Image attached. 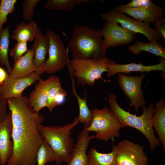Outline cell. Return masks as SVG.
<instances>
[{
  "mask_svg": "<svg viewBox=\"0 0 165 165\" xmlns=\"http://www.w3.org/2000/svg\"><path fill=\"white\" fill-rule=\"evenodd\" d=\"M116 95L112 93L109 95L108 102L110 109L116 116L123 127H130L138 130L148 140L150 149H155L160 144V142L155 135L152 125V118L156 109L152 104L147 107H142L143 112L140 116L131 114L122 108L116 100Z\"/></svg>",
  "mask_w": 165,
  "mask_h": 165,
  "instance_id": "3",
  "label": "cell"
},
{
  "mask_svg": "<svg viewBox=\"0 0 165 165\" xmlns=\"http://www.w3.org/2000/svg\"><path fill=\"white\" fill-rule=\"evenodd\" d=\"M0 34L3 30V26L7 20V16L14 11L16 0H0Z\"/></svg>",
  "mask_w": 165,
  "mask_h": 165,
  "instance_id": "28",
  "label": "cell"
},
{
  "mask_svg": "<svg viewBox=\"0 0 165 165\" xmlns=\"http://www.w3.org/2000/svg\"><path fill=\"white\" fill-rule=\"evenodd\" d=\"M116 10L127 14L134 20L149 24H154L163 14L162 8L155 9L147 8H125L121 5L114 9Z\"/></svg>",
  "mask_w": 165,
  "mask_h": 165,
  "instance_id": "17",
  "label": "cell"
},
{
  "mask_svg": "<svg viewBox=\"0 0 165 165\" xmlns=\"http://www.w3.org/2000/svg\"><path fill=\"white\" fill-rule=\"evenodd\" d=\"M40 75L35 71L27 76L15 79H11L8 77L4 82L0 85V93L7 99L20 97L25 89L41 79Z\"/></svg>",
  "mask_w": 165,
  "mask_h": 165,
  "instance_id": "12",
  "label": "cell"
},
{
  "mask_svg": "<svg viewBox=\"0 0 165 165\" xmlns=\"http://www.w3.org/2000/svg\"><path fill=\"white\" fill-rule=\"evenodd\" d=\"M101 18L105 21L113 20L120 24L123 28L135 33H141L145 35L149 41H158L162 38L160 34L151 28L150 24L134 20L121 12L112 9L108 12L102 13Z\"/></svg>",
  "mask_w": 165,
  "mask_h": 165,
  "instance_id": "8",
  "label": "cell"
},
{
  "mask_svg": "<svg viewBox=\"0 0 165 165\" xmlns=\"http://www.w3.org/2000/svg\"><path fill=\"white\" fill-rule=\"evenodd\" d=\"M72 81V92L76 97L79 109V113L77 117H75V119L79 123H81L84 125V128L88 127L90 125L93 118L92 111L88 108L86 101V94L84 98H82L79 95L76 91L75 85V79L70 75Z\"/></svg>",
  "mask_w": 165,
  "mask_h": 165,
  "instance_id": "24",
  "label": "cell"
},
{
  "mask_svg": "<svg viewBox=\"0 0 165 165\" xmlns=\"http://www.w3.org/2000/svg\"><path fill=\"white\" fill-rule=\"evenodd\" d=\"M28 50L27 42H17L13 48L10 50L9 54L15 62L22 57Z\"/></svg>",
  "mask_w": 165,
  "mask_h": 165,
  "instance_id": "31",
  "label": "cell"
},
{
  "mask_svg": "<svg viewBox=\"0 0 165 165\" xmlns=\"http://www.w3.org/2000/svg\"><path fill=\"white\" fill-rule=\"evenodd\" d=\"M79 123L75 119L72 123H67L62 126H41V134L52 151L55 165L69 161L74 145L71 137L72 131Z\"/></svg>",
  "mask_w": 165,
  "mask_h": 165,
  "instance_id": "4",
  "label": "cell"
},
{
  "mask_svg": "<svg viewBox=\"0 0 165 165\" xmlns=\"http://www.w3.org/2000/svg\"><path fill=\"white\" fill-rule=\"evenodd\" d=\"M128 50L132 53L139 55L141 52L145 51L165 59V49L158 41L145 42L138 41L128 46Z\"/></svg>",
  "mask_w": 165,
  "mask_h": 165,
  "instance_id": "23",
  "label": "cell"
},
{
  "mask_svg": "<svg viewBox=\"0 0 165 165\" xmlns=\"http://www.w3.org/2000/svg\"><path fill=\"white\" fill-rule=\"evenodd\" d=\"M40 0H24L22 2V16L26 21H30L33 18L34 9Z\"/></svg>",
  "mask_w": 165,
  "mask_h": 165,
  "instance_id": "29",
  "label": "cell"
},
{
  "mask_svg": "<svg viewBox=\"0 0 165 165\" xmlns=\"http://www.w3.org/2000/svg\"><path fill=\"white\" fill-rule=\"evenodd\" d=\"M155 29L160 34L162 38L165 40V19L162 17L154 24Z\"/></svg>",
  "mask_w": 165,
  "mask_h": 165,
  "instance_id": "34",
  "label": "cell"
},
{
  "mask_svg": "<svg viewBox=\"0 0 165 165\" xmlns=\"http://www.w3.org/2000/svg\"><path fill=\"white\" fill-rule=\"evenodd\" d=\"M12 128L11 115L9 111L5 119L0 123V159L2 165L7 163L13 152Z\"/></svg>",
  "mask_w": 165,
  "mask_h": 165,
  "instance_id": "15",
  "label": "cell"
},
{
  "mask_svg": "<svg viewBox=\"0 0 165 165\" xmlns=\"http://www.w3.org/2000/svg\"><path fill=\"white\" fill-rule=\"evenodd\" d=\"M61 81L57 76L52 75L47 79H40L28 97L34 111L37 113L46 107L49 90L54 85Z\"/></svg>",
  "mask_w": 165,
  "mask_h": 165,
  "instance_id": "13",
  "label": "cell"
},
{
  "mask_svg": "<svg viewBox=\"0 0 165 165\" xmlns=\"http://www.w3.org/2000/svg\"><path fill=\"white\" fill-rule=\"evenodd\" d=\"M93 118L90 126L83 128L89 131H94V138L106 141L119 137L120 130L123 126L116 115L108 107L101 109L94 108L91 110Z\"/></svg>",
  "mask_w": 165,
  "mask_h": 165,
  "instance_id": "6",
  "label": "cell"
},
{
  "mask_svg": "<svg viewBox=\"0 0 165 165\" xmlns=\"http://www.w3.org/2000/svg\"><path fill=\"white\" fill-rule=\"evenodd\" d=\"M55 161L52 151L47 142L44 140L37 155L36 165H45L48 162Z\"/></svg>",
  "mask_w": 165,
  "mask_h": 165,
  "instance_id": "27",
  "label": "cell"
},
{
  "mask_svg": "<svg viewBox=\"0 0 165 165\" xmlns=\"http://www.w3.org/2000/svg\"><path fill=\"white\" fill-rule=\"evenodd\" d=\"M49 40L48 57L44 65V72L53 74L63 69L69 61L68 53L59 35L48 29L46 34Z\"/></svg>",
  "mask_w": 165,
  "mask_h": 165,
  "instance_id": "7",
  "label": "cell"
},
{
  "mask_svg": "<svg viewBox=\"0 0 165 165\" xmlns=\"http://www.w3.org/2000/svg\"><path fill=\"white\" fill-rule=\"evenodd\" d=\"M121 5L122 7L125 8L142 7L155 9L161 8L159 6L155 5L151 0H132L130 2L125 5Z\"/></svg>",
  "mask_w": 165,
  "mask_h": 165,
  "instance_id": "32",
  "label": "cell"
},
{
  "mask_svg": "<svg viewBox=\"0 0 165 165\" xmlns=\"http://www.w3.org/2000/svg\"><path fill=\"white\" fill-rule=\"evenodd\" d=\"M40 32L35 20H31L27 23L22 21L13 31L12 38L17 42H31Z\"/></svg>",
  "mask_w": 165,
  "mask_h": 165,
  "instance_id": "20",
  "label": "cell"
},
{
  "mask_svg": "<svg viewBox=\"0 0 165 165\" xmlns=\"http://www.w3.org/2000/svg\"><path fill=\"white\" fill-rule=\"evenodd\" d=\"M110 60L106 57L91 59H72L69 61L70 74L79 85L91 87L96 80L101 79L102 74L108 71Z\"/></svg>",
  "mask_w": 165,
  "mask_h": 165,
  "instance_id": "5",
  "label": "cell"
},
{
  "mask_svg": "<svg viewBox=\"0 0 165 165\" xmlns=\"http://www.w3.org/2000/svg\"><path fill=\"white\" fill-rule=\"evenodd\" d=\"M89 132L83 129L79 133L67 165H86V150L90 141L95 138L94 135H90Z\"/></svg>",
  "mask_w": 165,
  "mask_h": 165,
  "instance_id": "16",
  "label": "cell"
},
{
  "mask_svg": "<svg viewBox=\"0 0 165 165\" xmlns=\"http://www.w3.org/2000/svg\"><path fill=\"white\" fill-rule=\"evenodd\" d=\"M10 165V164H8V163H6L5 164H4V165Z\"/></svg>",
  "mask_w": 165,
  "mask_h": 165,
  "instance_id": "36",
  "label": "cell"
},
{
  "mask_svg": "<svg viewBox=\"0 0 165 165\" xmlns=\"http://www.w3.org/2000/svg\"><path fill=\"white\" fill-rule=\"evenodd\" d=\"M90 0H48L44 4V7L47 10L68 11L72 9L75 5L87 3Z\"/></svg>",
  "mask_w": 165,
  "mask_h": 165,
  "instance_id": "26",
  "label": "cell"
},
{
  "mask_svg": "<svg viewBox=\"0 0 165 165\" xmlns=\"http://www.w3.org/2000/svg\"><path fill=\"white\" fill-rule=\"evenodd\" d=\"M10 36L9 27L4 29L0 34V64L5 66L8 73L12 68L8 57Z\"/></svg>",
  "mask_w": 165,
  "mask_h": 165,
  "instance_id": "25",
  "label": "cell"
},
{
  "mask_svg": "<svg viewBox=\"0 0 165 165\" xmlns=\"http://www.w3.org/2000/svg\"><path fill=\"white\" fill-rule=\"evenodd\" d=\"M145 76V73L138 76L126 75L121 73L118 74L117 81L119 85L130 99V105L133 106L135 112H138L146 104L141 89L142 82Z\"/></svg>",
  "mask_w": 165,
  "mask_h": 165,
  "instance_id": "9",
  "label": "cell"
},
{
  "mask_svg": "<svg viewBox=\"0 0 165 165\" xmlns=\"http://www.w3.org/2000/svg\"><path fill=\"white\" fill-rule=\"evenodd\" d=\"M106 72V76L110 77L117 73L130 74L131 72H138L148 73L154 71L165 72V59L160 57L158 64L145 66L141 62L138 64L134 63L128 64H119L113 60H110Z\"/></svg>",
  "mask_w": 165,
  "mask_h": 165,
  "instance_id": "14",
  "label": "cell"
},
{
  "mask_svg": "<svg viewBox=\"0 0 165 165\" xmlns=\"http://www.w3.org/2000/svg\"><path fill=\"white\" fill-rule=\"evenodd\" d=\"M11 113L13 151L7 163L12 165H36L38 151L44 139L40 132L44 117L36 113L28 97L8 99Z\"/></svg>",
  "mask_w": 165,
  "mask_h": 165,
  "instance_id": "1",
  "label": "cell"
},
{
  "mask_svg": "<svg viewBox=\"0 0 165 165\" xmlns=\"http://www.w3.org/2000/svg\"><path fill=\"white\" fill-rule=\"evenodd\" d=\"M117 152L116 145L114 144L111 152L107 153L100 152L92 147L87 155L86 165H116Z\"/></svg>",
  "mask_w": 165,
  "mask_h": 165,
  "instance_id": "22",
  "label": "cell"
},
{
  "mask_svg": "<svg viewBox=\"0 0 165 165\" xmlns=\"http://www.w3.org/2000/svg\"><path fill=\"white\" fill-rule=\"evenodd\" d=\"M101 30L76 25L73 29L68 48L72 59H91L105 57L107 49Z\"/></svg>",
  "mask_w": 165,
  "mask_h": 165,
  "instance_id": "2",
  "label": "cell"
},
{
  "mask_svg": "<svg viewBox=\"0 0 165 165\" xmlns=\"http://www.w3.org/2000/svg\"><path fill=\"white\" fill-rule=\"evenodd\" d=\"M0 165H2V163H1V160H0Z\"/></svg>",
  "mask_w": 165,
  "mask_h": 165,
  "instance_id": "37",
  "label": "cell"
},
{
  "mask_svg": "<svg viewBox=\"0 0 165 165\" xmlns=\"http://www.w3.org/2000/svg\"><path fill=\"white\" fill-rule=\"evenodd\" d=\"M116 165H147L148 158L144 147L124 139L116 145Z\"/></svg>",
  "mask_w": 165,
  "mask_h": 165,
  "instance_id": "10",
  "label": "cell"
},
{
  "mask_svg": "<svg viewBox=\"0 0 165 165\" xmlns=\"http://www.w3.org/2000/svg\"><path fill=\"white\" fill-rule=\"evenodd\" d=\"M156 111L152 118V125L158 136V140L165 150V101L161 97L156 104Z\"/></svg>",
  "mask_w": 165,
  "mask_h": 165,
  "instance_id": "21",
  "label": "cell"
},
{
  "mask_svg": "<svg viewBox=\"0 0 165 165\" xmlns=\"http://www.w3.org/2000/svg\"><path fill=\"white\" fill-rule=\"evenodd\" d=\"M32 46L34 51V66L35 71L41 74L45 72L44 67L49 48V40L46 35L41 32L34 39Z\"/></svg>",
  "mask_w": 165,
  "mask_h": 165,
  "instance_id": "18",
  "label": "cell"
},
{
  "mask_svg": "<svg viewBox=\"0 0 165 165\" xmlns=\"http://www.w3.org/2000/svg\"><path fill=\"white\" fill-rule=\"evenodd\" d=\"M8 99L0 93V123L6 118L8 113Z\"/></svg>",
  "mask_w": 165,
  "mask_h": 165,
  "instance_id": "33",
  "label": "cell"
},
{
  "mask_svg": "<svg viewBox=\"0 0 165 165\" xmlns=\"http://www.w3.org/2000/svg\"><path fill=\"white\" fill-rule=\"evenodd\" d=\"M64 90L62 87L61 81L50 89L46 106L50 112H52L56 107L55 102L56 97Z\"/></svg>",
  "mask_w": 165,
  "mask_h": 165,
  "instance_id": "30",
  "label": "cell"
},
{
  "mask_svg": "<svg viewBox=\"0 0 165 165\" xmlns=\"http://www.w3.org/2000/svg\"><path fill=\"white\" fill-rule=\"evenodd\" d=\"M34 51L32 46L20 59L15 62L8 77L15 79L27 76L35 72L33 58Z\"/></svg>",
  "mask_w": 165,
  "mask_h": 165,
  "instance_id": "19",
  "label": "cell"
},
{
  "mask_svg": "<svg viewBox=\"0 0 165 165\" xmlns=\"http://www.w3.org/2000/svg\"><path fill=\"white\" fill-rule=\"evenodd\" d=\"M8 76V73L4 68L0 66V85L4 82Z\"/></svg>",
  "mask_w": 165,
  "mask_h": 165,
  "instance_id": "35",
  "label": "cell"
},
{
  "mask_svg": "<svg viewBox=\"0 0 165 165\" xmlns=\"http://www.w3.org/2000/svg\"><path fill=\"white\" fill-rule=\"evenodd\" d=\"M101 31L107 49L130 44L136 38V33L113 20L105 21Z\"/></svg>",
  "mask_w": 165,
  "mask_h": 165,
  "instance_id": "11",
  "label": "cell"
}]
</instances>
